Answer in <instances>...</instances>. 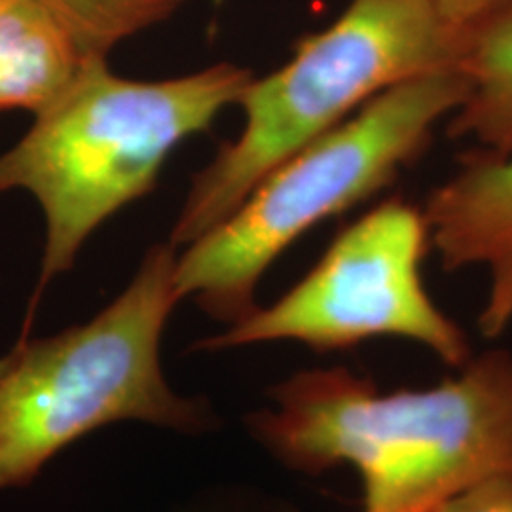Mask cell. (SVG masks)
<instances>
[{"mask_svg":"<svg viewBox=\"0 0 512 512\" xmlns=\"http://www.w3.org/2000/svg\"><path fill=\"white\" fill-rule=\"evenodd\" d=\"M251 418L287 467L319 475L348 463L363 512H433L490 476H512V353L492 349L429 389L382 393L346 368L308 370L272 389Z\"/></svg>","mask_w":512,"mask_h":512,"instance_id":"1","label":"cell"},{"mask_svg":"<svg viewBox=\"0 0 512 512\" xmlns=\"http://www.w3.org/2000/svg\"><path fill=\"white\" fill-rule=\"evenodd\" d=\"M465 78L444 69L374 97L338 128L272 169L238 209L177 256L179 298L236 325L255 306L264 272L319 222L366 202L431 145L459 109Z\"/></svg>","mask_w":512,"mask_h":512,"instance_id":"3","label":"cell"},{"mask_svg":"<svg viewBox=\"0 0 512 512\" xmlns=\"http://www.w3.org/2000/svg\"><path fill=\"white\" fill-rule=\"evenodd\" d=\"M433 512H512V476L484 478Z\"/></svg>","mask_w":512,"mask_h":512,"instance_id":"11","label":"cell"},{"mask_svg":"<svg viewBox=\"0 0 512 512\" xmlns=\"http://www.w3.org/2000/svg\"><path fill=\"white\" fill-rule=\"evenodd\" d=\"M86 59H107L120 42L181 10L188 0H37Z\"/></svg>","mask_w":512,"mask_h":512,"instance_id":"10","label":"cell"},{"mask_svg":"<svg viewBox=\"0 0 512 512\" xmlns=\"http://www.w3.org/2000/svg\"><path fill=\"white\" fill-rule=\"evenodd\" d=\"M175 264L171 243L152 247L90 323L21 340L0 359V490L29 484L57 452L109 423L207 427V406L173 393L160 365L162 332L181 300Z\"/></svg>","mask_w":512,"mask_h":512,"instance_id":"5","label":"cell"},{"mask_svg":"<svg viewBox=\"0 0 512 512\" xmlns=\"http://www.w3.org/2000/svg\"><path fill=\"white\" fill-rule=\"evenodd\" d=\"M88 61L37 0H0V112L54 107Z\"/></svg>","mask_w":512,"mask_h":512,"instance_id":"9","label":"cell"},{"mask_svg":"<svg viewBox=\"0 0 512 512\" xmlns=\"http://www.w3.org/2000/svg\"><path fill=\"white\" fill-rule=\"evenodd\" d=\"M423 213L444 270H488L490 291L478 327L486 338L501 336L512 323V152L473 148L431 192Z\"/></svg>","mask_w":512,"mask_h":512,"instance_id":"7","label":"cell"},{"mask_svg":"<svg viewBox=\"0 0 512 512\" xmlns=\"http://www.w3.org/2000/svg\"><path fill=\"white\" fill-rule=\"evenodd\" d=\"M429 247L423 207L404 198L384 200L344 228L289 293L202 348L294 340L334 351L391 336L425 346L459 368L471 359V348L425 289L421 266Z\"/></svg>","mask_w":512,"mask_h":512,"instance_id":"6","label":"cell"},{"mask_svg":"<svg viewBox=\"0 0 512 512\" xmlns=\"http://www.w3.org/2000/svg\"><path fill=\"white\" fill-rule=\"evenodd\" d=\"M467 95L448 133L476 150L512 152V0L454 27V63Z\"/></svg>","mask_w":512,"mask_h":512,"instance_id":"8","label":"cell"},{"mask_svg":"<svg viewBox=\"0 0 512 512\" xmlns=\"http://www.w3.org/2000/svg\"><path fill=\"white\" fill-rule=\"evenodd\" d=\"M503 2L507 0H435L442 18L452 27H459L465 21L476 18Z\"/></svg>","mask_w":512,"mask_h":512,"instance_id":"12","label":"cell"},{"mask_svg":"<svg viewBox=\"0 0 512 512\" xmlns=\"http://www.w3.org/2000/svg\"><path fill=\"white\" fill-rule=\"evenodd\" d=\"M253 78L251 69L217 63L143 82L112 73L107 59H90L71 90L0 154V194L25 190L46 217L42 270L23 338L46 285L71 270L105 220L148 194L175 147L239 103Z\"/></svg>","mask_w":512,"mask_h":512,"instance_id":"2","label":"cell"},{"mask_svg":"<svg viewBox=\"0 0 512 512\" xmlns=\"http://www.w3.org/2000/svg\"><path fill=\"white\" fill-rule=\"evenodd\" d=\"M452 63L454 27L435 0H349L327 29L298 40L285 65L247 86L243 129L194 177L171 245L203 238L272 169L374 97Z\"/></svg>","mask_w":512,"mask_h":512,"instance_id":"4","label":"cell"}]
</instances>
